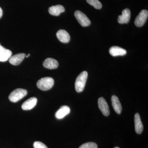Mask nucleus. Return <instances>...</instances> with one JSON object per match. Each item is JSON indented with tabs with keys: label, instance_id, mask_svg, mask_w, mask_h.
<instances>
[{
	"label": "nucleus",
	"instance_id": "nucleus-16",
	"mask_svg": "<svg viewBox=\"0 0 148 148\" xmlns=\"http://www.w3.org/2000/svg\"><path fill=\"white\" fill-rule=\"evenodd\" d=\"M110 54L113 56H124L127 53V51L122 48L117 46L111 47L109 50Z\"/></svg>",
	"mask_w": 148,
	"mask_h": 148
},
{
	"label": "nucleus",
	"instance_id": "nucleus-5",
	"mask_svg": "<svg viewBox=\"0 0 148 148\" xmlns=\"http://www.w3.org/2000/svg\"><path fill=\"white\" fill-rule=\"evenodd\" d=\"M148 16V11L146 10H143L140 12L135 18V24L137 27H142L147 21Z\"/></svg>",
	"mask_w": 148,
	"mask_h": 148
},
{
	"label": "nucleus",
	"instance_id": "nucleus-23",
	"mask_svg": "<svg viewBox=\"0 0 148 148\" xmlns=\"http://www.w3.org/2000/svg\"><path fill=\"white\" fill-rule=\"evenodd\" d=\"M114 148H120L119 147H116Z\"/></svg>",
	"mask_w": 148,
	"mask_h": 148
},
{
	"label": "nucleus",
	"instance_id": "nucleus-15",
	"mask_svg": "<svg viewBox=\"0 0 148 148\" xmlns=\"http://www.w3.org/2000/svg\"><path fill=\"white\" fill-rule=\"evenodd\" d=\"M44 67L49 69H57L58 66V61L52 58H47L46 59L43 63Z\"/></svg>",
	"mask_w": 148,
	"mask_h": 148
},
{
	"label": "nucleus",
	"instance_id": "nucleus-13",
	"mask_svg": "<svg viewBox=\"0 0 148 148\" xmlns=\"http://www.w3.org/2000/svg\"><path fill=\"white\" fill-rule=\"evenodd\" d=\"M65 8L61 5L52 6L49 8V12L51 15L53 16H59L62 12H65Z\"/></svg>",
	"mask_w": 148,
	"mask_h": 148
},
{
	"label": "nucleus",
	"instance_id": "nucleus-20",
	"mask_svg": "<svg viewBox=\"0 0 148 148\" xmlns=\"http://www.w3.org/2000/svg\"><path fill=\"white\" fill-rule=\"evenodd\" d=\"M34 148H48L44 144L39 141H36L34 143Z\"/></svg>",
	"mask_w": 148,
	"mask_h": 148
},
{
	"label": "nucleus",
	"instance_id": "nucleus-10",
	"mask_svg": "<svg viewBox=\"0 0 148 148\" xmlns=\"http://www.w3.org/2000/svg\"><path fill=\"white\" fill-rule=\"evenodd\" d=\"M12 55V52L9 49L3 47L0 44V61L5 62L8 61Z\"/></svg>",
	"mask_w": 148,
	"mask_h": 148
},
{
	"label": "nucleus",
	"instance_id": "nucleus-14",
	"mask_svg": "<svg viewBox=\"0 0 148 148\" xmlns=\"http://www.w3.org/2000/svg\"><path fill=\"white\" fill-rule=\"evenodd\" d=\"M134 121H135V132L138 134H141L143 132L144 127L140 114L138 113L135 114L134 117Z\"/></svg>",
	"mask_w": 148,
	"mask_h": 148
},
{
	"label": "nucleus",
	"instance_id": "nucleus-22",
	"mask_svg": "<svg viewBox=\"0 0 148 148\" xmlns=\"http://www.w3.org/2000/svg\"><path fill=\"white\" fill-rule=\"evenodd\" d=\"M30 54H28V55L26 56V57H27H27H29V56H30Z\"/></svg>",
	"mask_w": 148,
	"mask_h": 148
},
{
	"label": "nucleus",
	"instance_id": "nucleus-19",
	"mask_svg": "<svg viewBox=\"0 0 148 148\" xmlns=\"http://www.w3.org/2000/svg\"><path fill=\"white\" fill-rule=\"evenodd\" d=\"M79 148H98V146L96 143L90 142L83 144Z\"/></svg>",
	"mask_w": 148,
	"mask_h": 148
},
{
	"label": "nucleus",
	"instance_id": "nucleus-18",
	"mask_svg": "<svg viewBox=\"0 0 148 148\" xmlns=\"http://www.w3.org/2000/svg\"><path fill=\"white\" fill-rule=\"evenodd\" d=\"M86 1L96 9H101L102 8V3L98 0H86Z\"/></svg>",
	"mask_w": 148,
	"mask_h": 148
},
{
	"label": "nucleus",
	"instance_id": "nucleus-1",
	"mask_svg": "<svg viewBox=\"0 0 148 148\" xmlns=\"http://www.w3.org/2000/svg\"><path fill=\"white\" fill-rule=\"evenodd\" d=\"M87 72L84 71L82 72L77 77L75 82V88L77 92H82L84 90L88 78Z\"/></svg>",
	"mask_w": 148,
	"mask_h": 148
},
{
	"label": "nucleus",
	"instance_id": "nucleus-6",
	"mask_svg": "<svg viewBox=\"0 0 148 148\" xmlns=\"http://www.w3.org/2000/svg\"><path fill=\"white\" fill-rule=\"evenodd\" d=\"M98 105L103 114L106 116H108L110 114V108L105 98L103 97L99 98L98 100Z\"/></svg>",
	"mask_w": 148,
	"mask_h": 148
},
{
	"label": "nucleus",
	"instance_id": "nucleus-3",
	"mask_svg": "<svg viewBox=\"0 0 148 148\" xmlns=\"http://www.w3.org/2000/svg\"><path fill=\"white\" fill-rule=\"evenodd\" d=\"M27 93L26 89L17 88L11 92L9 96V99L12 102L16 103L26 96Z\"/></svg>",
	"mask_w": 148,
	"mask_h": 148
},
{
	"label": "nucleus",
	"instance_id": "nucleus-2",
	"mask_svg": "<svg viewBox=\"0 0 148 148\" xmlns=\"http://www.w3.org/2000/svg\"><path fill=\"white\" fill-rule=\"evenodd\" d=\"M54 83V80L52 78L45 77L39 80L37 83V86L40 90L46 91L52 88Z\"/></svg>",
	"mask_w": 148,
	"mask_h": 148
},
{
	"label": "nucleus",
	"instance_id": "nucleus-21",
	"mask_svg": "<svg viewBox=\"0 0 148 148\" xmlns=\"http://www.w3.org/2000/svg\"><path fill=\"white\" fill-rule=\"evenodd\" d=\"M3 15V10L0 7V18L2 17Z\"/></svg>",
	"mask_w": 148,
	"mask_h": 148
},
{
	"label": "nucleus",
	"instance_id": "nucleus-11",
	"mask_svg": "<svg viewBox=\"0 0 148 148\" xmlns=\"http://www.w3.org/2000/svg\"><path fill=\"white\" fill-rule=\"evenodd\" d=\"M56 36L59 41L63 43H68L71 39V37L68 32L61 29L56 33Z\"/></svg>",
	"mask_w": 148,
	"mask_h": 148
},
{
	"label": "nucleus",
	"instance_id": "nucleus-12",
	"mask_svg": "<svg viewBox=\"0 0 148 148\" xmlns=\"http://www.w3.org/2000/svg\"><path fill=\"white\" fill-rule=\"evenodd\" d=\"M71 112V109L67 106H63L56 112L55 116L57 119H61L68 115Z\"/></svg>",
	"mask_w": 148,
	"mask_h": 148
},
{
	"label": "nucleus",
	"instance_id": "nucleus-17",
	"mask_svg": "<svg viewBox=\"0 0 148 148\" xmlns=\"http://www.w3.org/2000/svg\"><path fill=\"white\" fill-rule=\"evenodd\" d=\"M111 100L113 108L116 112L119 114H121L122 111V106L119 98L116 95H113L111 98Z\"/></svg>",
	"mask_w": 148,
	"mask_h": 148
},
{
	"label": "nucleus",
	"instance_id": "nucleus-9",
	"mask_svg": "<svg viewBox=\"0 0 148 148\" xmlns=\"http://www.w3.org/2000/svg\"><path fill=\"white\" fill-rule=\"evenodd\" d=\"M38 100L35 97H32L23 103L21 108L24 110H32L36 105Z\"/></svg>",
	"mask_w": 148,
	"mask_h": 148
},
{
	"label": "nucleus",
	"instance_id": "nucleus-8",
	"mask_svg": "<svg viewBox=\"0 0 148 148\" xmlns=\"http://www.w3.org/2000/svg\"><path fill=\"white\" fill-rule=\"evenodd\" d=\"M26 54L24 53H19L12 56L9 58L10 64L14 66L19 65L26 57Z\"/></svg>",
	"mask_w": 148,
	"mask_h": 148
},
{
	"label": "nucleus",
	"instance_id": "nucleus-4",
	"mask_svg": "<svg viewBox=\"0 0 148 148\" xmlns=\"http://www.w3.org/2000/svg\"><path fill=\"white\" fill-rule=\"evenodd\" d=\"M75 16L76 18L77 21L83 27H86L89 26L91 24L90 19L83 13L82 12L79 10H76L75 12Z\"/></svg>",
	"mask_w": 148,
	"mask_h": 148
},
{
	"label": "nucleus",
	"instance_id": "nucleus-7",
	"mask_svg": "<svg viewBox=\"0 0 148 148\" xmlns=\"http://www.w3.org/2000/svg\"><path fill=\"white\" fill-rule=\"evenodd\" d=\"M131 12L128 8H125L122 11L121 15H119L118 21L121 24H127L129 22Z\"/></svg>",
	"mask_w": 148,
	"mask_h": 148
}]
</instances>
